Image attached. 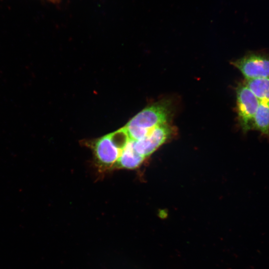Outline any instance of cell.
<instances>
[{
  "instance_id": "obj_1",
  "label": "cell",
  "mask_w": 269,
  "mask_h": 269,
  "mask_svg": "<svg viewBox=\"0 0 269 269\" xmlns=\"http://www.w3.org/2000/svg\"><path fill=\"white\" fill-rule=\"evenodd\" d=\"M169 110L167 103L160 102L141 111L124 127L130 139L139 140L156 127L167 124Z\"/></svg>"
},
{
  "instance_id": "obj_2",
  "label": "cell",
  "mask_w": 269,
  "mask_h": 269,
  "mask_svg": "<svg viewBox=\"0 0 269 269\" xmlns=\"http://www.w3.org/2000/svg\"><path fill=\"white\" fill-rule=\"evenodd\" d=\"M129 139L127 132L123 128L96 140L93 145L99 165L104 169L114 168Z\"/></svg>"
},
{
  "instance_id": "obj_3",
  "label": "cell",
  "mask_w": 269,
  "mask_h": 269,
  "mask_svg": "<svg viewBox=\"0 0 269 269\" xmlns=\"http://www.w3.org/2000/svg\"><path fill=\"white\" fill-rule=\"evenodd\" d=\"M237 110L240 125L245 132L252 130L253 119L260 101L246 86L236 89Z\"/></svg>"
},
{
  "instance_id": "obj_4",
  "label": "cell",
  "mask_w": 269,
  "mask_h": 269,
  "mask_svg": "<svg viewBox=\"0 0 269 269\" xmlns=\"http://www.w3.org/2000/svg\"><path fill=\"white\" fill-rule=\"evenodd\" d=\"M246 80L269 78V55L252 53L232 62Z\"/></svg>"
},
{
  "instance_id": "obj_5",
  "label": "cell",
  "mask_w": 269,
  "mask_h": 269,
  "mask_svg": "<svg viewBox=\"0 0 269 269\" xmlns=\"http://www.w3.org/2000/svg\"><path fill=\"white\" fill-rule=\"evenodd\" d=\"M171 130L168 123L153 129L144 137L134 140L135 151L144 158L148 156L166 141L171 134Z\"/></svg>"
},
{
  "instance_id": "obj_6",
  "label": "cell",
  "mask_w": 269,
  "mask_h": 269,
  "mask_svg": "<svg viewBox=\"0 0 269 269\" xmlns=\"http://www.w3.org/2000/svg\"><path fill=\"white\" fill-rule=\"evenodd\" d=\"M134 143V140L129 139L114 168L133 169L138 167L142 163L145 158L135 151Z\"/></svg>"
},
{
  "instance_id": "obj_7",
  "label": "cell",
  "mask_w": 269,
  "mask_h": 269,
  "mask_svg": "<svg viewBox=\"0 0 269 269\" xmlns=\"http://www.w3.org/2000/svg\"><path fill=\"white\" fill-rule=\"evenodd\" d=\"M252 130L259 131L269 140V102H260L254 117Z\"/></svg>"
},
{
  "instance_id": "obj_8",
  "label": "cell",
  "mask_w": 269,
  "mask_h": 269,
  "mask_svg": "<svg viewBox=\"0 0 269 269\" xmlns=\"http://www.w3.org/2000/svg\"><path fill=\"white\" fill-rule=\"evenodd\" d=\"M245 84L260 102H269V78L246 80Z\"/></svg>"
},
{
  "instance_id": "obj_9",
  "label": "cell",
  "mask_w": 269,
  "mask_h": 269,
  "mask_svg": "<svg viewBox=\"0 0 269 269\" xmlns=\"http://www.w3.org/2000/svg\"><path fill=\"white\" fill-rule=\"evenodd\" d=\"M51 1H55L56 0H50Z\"/></svg>"
}]
</instances>
